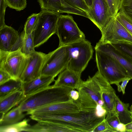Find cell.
<instances>
[{
	"instance_id": "4316f807",
	"label": "cell",
	"mask_w": 132,
	"mask_h": 132,
	"mask_svg": "<svg viewBox=\"0 0 132 132\" xmlns=\"http://www.w3.org/2000/svg\"><path fill=\"white\" fill-rule=\"evenodd\" d=\"M118 12L132 24V0H121Z\"/></svg>"
},
{
	"instance_id": "1f68e13d",
	"label": "cell",
	"mask_w": 132,
	"mask_h": 132,
	"mask_svg": "<svg viewBox=\"0 0 132 132\" xmlns=\"http://www.w3.org/2000/svg\"><path fill=\"white\" fill-rule=\"evenodd\" d=\"M105 119L114 132H117V127L120 122L117 113L116 112L106 113Z\"/></svg>"
},
{
	"instance_id": "9a60e30c",
	"label": "cell",
	"mask_w": 132,
	"mask_h": 132,
	"mask_svg": "<svg viewBox=\"0 0 132 132\" xmlns=\"http://www.w3.org/2000/svg\"><path fill=\"white\" fill-rule=\"evenodd\" d=\"M41 10L52 11L83 16L84 12L70 6L64 0H37Z\"/></svg>"
},
{
	"instance_id": "5bb4252c",
	"label": "cell",
	"mask_w": 132,
	"mask_h": 132,
	"mask_svg": "<svg viewBox=\"0 0 132 132\" xmlns=\"http://www.w3.org/2000/svg\"><path fill=\"white\" fill-rule=\"evenodd\" d=\"M82 109L76 101H68L55 103L47 105L31 110L27 114L34 115L49 113H61L77 112Z\"/></svg>"
},
{
	"instance_id": "2e32d148",
	"label": "cell",
	"mask_w": 132,
	"mask_h": 132,
	"mask_svg": "<svg viewBox=\"0 0 132 132\" xmlns=\"http://www.w3.org/2000/svg\"><path fill=\"white\" fill-rule=\"evenodd\" d=\"M81 75L66 68L59 75L53 85L54 86L69 87L77 90L80 86L82 80Z\"/></svg>"
},
{
	"instance_id": "74e56055",
	"label": "cell",
	"mask_w": 132,
	"mask_h": 132,
	"mask_svg": "<svg viewBox=\"0 0 132 132\" xmlns=\"http://www.w3.org/2000/svg\"><path fill=\"white\" fill-rule=\"evenodd\" d=\"M95 112L97 117L99 118L106 117V111L102 106L97 105L95 108Z\"/></svg>"
},
{
	"instance_id": "d4e9b609",
	"label": "cell",
	"mask_w": 132,
	"mask_h": 132,
	"mask_svg": "<svg viewBox=\"0 0 132 132\" xmlns=\"http://www.w3.org/2000/svg\"><path fill=\"white\" fill-rule=\"evenodd\" d=\"M22 83L20 80L11 79L0 85V97L16 91L21 90Z\"/></svg>"
},
{
	"instance_id": "9c48e42d",
	"label": "cell",
	"mask_w": 132,
	"mask_h": 132,
	"mask_svg": "<svg viewBox=\"0 0 132 132\" xmlns=\"http://www.w3.org/2000/svg\"><path fill=\"white\" fill-rule=\"evenodd\" d=\"M69 61L68 45L59 46L55 50L46 54L41 75L55 78L67 68Z\"/></svg>"
},
{
	"instance_id": "8fae6325",
	"label": "cell",
	"mask_w": 132,
	"mask_h": 132,
	"mask_svg": "<svg viewBox=\"0 0 132 132\" xmlns=\"http://www.w3.org/2000/svg\"><path fill=\"white\" fill-rule=\"evenodd\" d=\"M88 15L101 32L114 18L105 0H93Z\"/></svg>"
},
{
	"instance_id": "836d02e7",
	"label": "cell",
	"mask_w": 132,
	"mask_h": 132,
	"mask_svg": "<svg viewBox=\"0 0 132 132\" xmlns=\"http://www.w3.org/2000/svg\"><path fill=\"white\" fill-rule=\"evenodd\" d=\"M114 132L108 123L105 118L96 126L92 131V132Z\"/></svg>"
},
{
	"instance_id": "7a4b0ae2",
	"label": "cell",
	"mask_w": 132,
	"mask_h": 132,
	"mask_svg": "<svg viewBox=\"0 0 132 132\" xmlns=\"http://www.w3.org/2000/svg\"><path fill=\"white\" fill-rule=\"evenodd\" d=\"M72 89L68 87L50 85L26 97L18 105L22 112L27 113L48 104L73 100L69 96Z\"/></svg>"
},
{
	"instance_id": "e0dca14e",
	"label": "cell",
	"mask_w": 132,
	"mask_h": 132,
	"mask_svg": "<svg viewBox=\"0 0 132 132\" xmlns=\"http://www.w3.org/2000/svg\"><path fill=\"white\" fill-rule=\"evenodd\" d=\"M19 36L17 31L11 26L4 25L0 28V50L13 51Z\"/></svg>"
},
{
	"instance_id": "60d3db41",
	"label": "cell",
	"mask_w": 132,
	"mask_h": 132,
	"mask_svg": "<svg viewBox=\"0 0 132 132\" xmlns=\"http://www.w3.org/2000/svg\"><path fill=\"white\" fill-rule=\"evenodd\" d=\"M126 125L120 122L118 125L117 127V132H126Z\"/></svg>"
},
{
	"instance_id": "44dd1931",
	"label": "cell",
	"mask_w": 132,
	"mask_h": 132,
	"mask_svg": "<svg viewBox=\"0 0 132 132\" xmlns=\"http://www.w3.org/2000/svg\"><path fill=\"white\" fill-rule=\"evenodd\" d=\"M100 85L102 98L104 102L103 107L106 110V113L116 112L115 97L116 94L115 90L111 85Z\"/></svg>"
},
{
	"instance_id": "d6986e66",
	"label": "cell",
	"mask_w": 132,
	"mask_h": 132,
	"mask_svg": "<svg viewBox=\"0 0 132 132\" xmlns=\"http://www.w3.org/2000/svg\"><path fill=\"white\" fill-rule=\"evenodd\" d=\"M25 97L20 90L0 97V119L12 108L18 105Z\"/></svg>"
},
{
	"instance_id": "5b68a950",
	"label": "cell",
	"mask_w": 132,
	"mask_h": 132,
	"mask_svg": "<svg viewBox=\"0 0 132 132\" xmlns=\"http://www.w3.org/2000/svg\"><path fill=\"white\" fill-rule=\"evenodd\" d=\"M59 13L43 10L39 13L37 24L33 32L35 47L46 42L56 34Z\"/></svg>"
},
{
	"instance_id": "ffe728a7",
	"label": "cell",
	"mask_w": 132,
	"mask_h": 132,
	"mask_svg": "<svg viewBox=\"0 0 132 132\" xmlns=\"http://www.w3.org/2000/svg\"><path fill=\"white\" fill-rule=\"evenodd\" d=\"M25 131L31 132H75L72 128L59 123L45 121H37V123L30 126Z\"/></svg>"
},
{
	"instance_id": "83f0119b",
	"label": "cell",
	"mask_w": 132,
	"mask_h": 132,
	"mask_svg": "<svg viewBox=\"0 0 132 132\" xmlns=\"http://www.w3.org/2000/svg\"><path fill=\"white\" fill-rule=\"evenodd\" d=\"M39 15V13L32 14L27 19L22 32L25 34L33 33L36 26Z\"/></svg>"
},
{
	"instance_id": "4fadbf2b",
	"label": "cell",
	"mask_w": 132,
	"mask_h": 132,
	"mask_svg": "<svg viewBox=\"0 0 132 132\" xmlns=\"http://www.w3.org/2000/svg\"><path fill=\"white\" fill-rule=\"evenodd\" d=\"M95 50L100 51L112 57L125 71L128 78L132 79V58L119 50L110 44L98 42Z\"/></svg>"
},
{
	"instance_id": "b9f144b4",
	"label": "cell",
	"mask_w": 132,
	"mask_h": 132,
	"mask_svg": "<svg viewBox=\"0 0 132 132\" xmlns=\"http://www.w3.org/2000/svg\"><path fill=\"white\" fill-rule=\"evenodd\" d=\"M126 132H132V121L126 125Z\"/></svg>"
},
{
	"instance_id": "ee69618b",
	"label": "cell",
	"mask_w": 132,
	"mask_h": 132,
	"mask_svg": "<svg viewBox=\"0 0 132 132\" xmlns=\"http://www.w3.org/2000/svg\"><path fill=\"white\" fill-rule=\"evenodd\" d=\"M130 111H132V104L130 107Z\"/></svg>"
},
{
	"instance_id": "ba28073f",
	"label": "cell",
	"mask_w": 132,
	"mask_h": 132,
	"mask_svg": "<svg viewBox=\"0 0 132 132\" xmlns=\"http://www.w3.org/2000/svg\"><path fill=\"white\" fill-rule=\"evenodd\" d=\"M28 57L20 48L9 51L0 50V69L7 72L12 79L20 80Z\"/></svg>"
},
{
	"instance_id": "484cf974",
	"label": "cell",
	"mask_w": 132,
	"mask_h": 132,
	"mask_svg": "<svg viewBox=\"0 0 132 132\" xmlns=\"http://www.w3.org/2000/svg\"><path fill=\"white\" fill-rule=\"evenodd\" d=\"M29 120L25 119L15 124L3 126H0L1 132H20L25 131L26 129L30 126Z\"/></svg>"
},
{
	"instance_id": "cb8c5ba5",
	"label": "cell",
	"mask_w": 132,
	"mask_h": 132,
	"mask_svg": "<svg viewBox=\"0 0 132 132\" xmlns=\"http://www.w3.org/2000/svg\"><path fill=\"white\" fill-rule=\"evenodd\" d=\"M115 100V111L120 122L126 125L132 121V117L128 109L129 104L122 102L116 95Z\"/></svg>"
},
{
	"instance_id": "d590c367",
	"label": "cell",
	"mask_w": 132,
	"mask_h": 132,
	"mask_svg": "<svg viewBox=\"0 0 132 132\" xmlns=\"http://www.w3.org/2000/svg\"><path fill=\"white\" fill-rule=\"evenodd\" d=\"M0 28L6 24L5 23V11L7 6L5 0H0Z\"/></svg>"
},
{
	"instance_id": "ac0fdd59",
	"label": "cell",
	"mask_w": 132,
	"mask_h": 132,
	"mask_svg": "<svg viewBox=\"0 0 132 132\" xmlns=\"http://www.w3.org/2000/svg\"><path fill=\"white\" fill-rule=\"evenodd\" d=\"M54 78L51 76L41 75L31 81L22 83L21 90L26 97L29 96L48 87L55 80Z\"/></svg>"
},
{
	"instance_id": "d6a6232c",
	"label": "cell",
	"mask_w": 132,
	"mask_h": 132,
	"mask_svg": "<svg viewBox=\"0 0 132 132\" xmlns=\"http://www.w3.org/2000/svg\"><path fill=\"white\" fill-rule=\"evenodd\" d=\"M112 16L115 17L119 12L121 0H105Z\"/></svg>"
},
{
	"instance_id": "603a6c76",
	"label": "cell",
	"mask_w": 132,
	"mask_h": 132,
	"mask_svg": "<svg viewBox=\"0 0 132 132\" xmlns=\"http://www.w3.org/2000/svg\"><path fill=\"white\" fill-rule=\"evenodd\" d=\"M18 105L10 110L0 119V126H3L15 124L22 120L26 114L23 113Z\"/></svg>"
},
{
	"instance_id": "8992f818",
	"label": "cell",
	"mask_w": 132,
	"mask_h": 132,
	"mask_svg": "<svg viewBox=\"0 0 132 132\" xmlns=\"http://www.w3.org/2000/svg\"><path fill=\"white\" fill-rule=\"evenodd\" d=\"M79 96L76 101L82 109H95L97 105L104 106L101 85L95 74L82 81L77 89Z\"/></svg>"
},
{
	"instance_id": "ab89813d",
	"label": "cell",
	"mask_w": 132,
	"mask_h": 132,
	"mask_svg": "<svg viewBox=\"0 0 132 132\" xmlns=\"http://www.w3.org/2000/svg\"><path fill=\"white\" fill-rule=\"evenodd\" d=\"M69 96L72 100L75 101H77L79 97V93L78 91L72 89L70 92Z\"/></svg>"
},
{
	"instance_id": "e575fe53",
	"label": "cell",
	"mask_w": 132,
	"mask_h": 132,
	"mask_svg": "<svg viewBox=\"0 0 132 132\" xmlns=\"http://www.w3.org/2000/svg\"><path fill=\"white\" fill-rule=\"evenodd\" d=\"M132 35V24L128 21L121 14L118 12L115 17Z\"/></svg>"
},
{
	"instance_id": "f35d334b",
	"label": "cell",
	"mask_w": 132,
	"mask_h": 132,
	"mask_svg": "<svg viewBox=\"0 0 132 132\" xmlns=\"http://www.w3.org/2000/svg\"><path fill=\"white\" fill-rule=\"evenodd\" d=\"M131 79L128 78H126L124 79L122 81L121 85L118 87V90L119 92H122L123 94L125 93V89L126 85Z\"/></svg>"
},
{
	"instance_id": "7c38bea8",
	"label": "cell",
	"mask_w": 132,
	"mask_h": 132,
	"mask_svg": "<svg viewBox=\"0 0 132 132\" xmlns=\"http://www.w3.org/2000/svg\"><path fill=\"white\" fill-rule=\"evenodd\" d=\"M46 54L36 51L29 55L20 77L22 83L31 81L41 75V71Z\"/></svg>"
},
{
	"instance_id": "7bdbcfd3",
	"label": "cell",
	"mask_w": 132,
	"mask_h": 132,
	"mask_svg": "<svg viewBox=\"0 0 132 132\" xmlns=\"http://www.w3.org/2000/svg\"><path fill=\"white\" fill-rule=\"evenodd\" d=\"M86 4L89 8L91 7L93 0H84Z\"/></svg>"
},
{
	"instance_id": "277c9868",
	"label": "cell",
	"mask_w": 132,
	"mask_h": 132,
	"mask_svg": "<svg viewBox=\"0 0 132 132\" xmlns=\"http://www.w3.org/2000/svg\"><path fill=\"white\" fill-rule=\"evenodd\" d=\"M95 50L97 71L110 84H115L119 86V83L127 77L125 71L112 57Z\"/></svg>"
},
{
	"instance_id": "52a82bcc",
	"label": "cell",
	"mask_w": 132,
	"mask_h": 132,
	"mask_svg": "<svg viewBox=\"0 0 132 132\" xmlns=\"http://www.w3.org/2000/svg\"><path fill=\"white\" fill-rule=\"evenodd\" d=\"M56 34L59 39V46L67 45L86 39L84 33L78 27L72 16L60 15Z\"/></svg>"
},
{
	"instance_id": "f1b7e54d",
	"label": "cell",
	"mask_w": 132,
	"mask_h": 132,
	"mask_svg": "<svg viewBox=\"0 0 132 132\" xmlns=\"http://www.w3.org/2000/svg\"><path fill=\"white\" fill-rule=\"evenodd\" d=\"M111 44L119 50L132 58V43L121 41Z\"/></svg>"
},
{
	"instance_id": "6da1fadb",
	"label": "cell",
	"mask_w": 132,
	"mask_h": 132,
	"mask_svg": "<svg viewBox=\"0 0 132 132\" xmlns=\"http://www.w3.org/2000/svg\"><path fill=\"white\" fill-rule=\"evenodd\" d=\"M29 117L37 122L45 121L62 124L77 132H92L95 128L106 117H97L95 108L82 109L74 112L41 114L31 115Z\"/></svg>"
},
{
	"instance_id": "3957f363",
	"label": "cell",
	"mask_w": 132,
	"mask_h": 132,
	"mask_svg": "<svg viewBox=\"0 0 132 132\" xmlns=\"http://www.w3.org/2000/svg\"><path fill=\"white\" fill-rule=\"evenodd\" d=\"M67 45L69 61L67 68L81 75L93 56L91 43L86 39Z\"/></svg>"
},
{
	"instance_id": "f546056e",
	"label": "cell",
	"mask_w": 132,
	"mask_h": 132,
	"mask_svg": "<svg viewBox=\"0 0 132 132\" xmlns=\"http://www.w3.org/2000/svg\"><path fill=\"white\" fill-rule=\"evenodd\" d=\"M71 6L81 10L88 14L90 9L84 0H64Z\"/></svg>"
},
{
	"instance_id": "4dcf8cb0",
	"label": "cell",
	"mask_w": 132,
	"mask_h": 132,
	"mask_svg": "<svg viewBox=\"0 0 132 132\" xmlns=\"http://www.w3.org/2000/svg\"><path fill=\"white\" fill-rule=\"evenodd\" d=\"M5 1L7 6L17 11L23 10L27 6V0H5Z\"/></svg>"
},
{
	"instance_id": "f6af8a7d",
	"label": "cell",
	"mask_w": 132,
	"mask_h": 132,
	"mask_svg": "<svg viewBox=\"0 0 132 132\" xmlns=\"http://www.w3.org/2000/svg\"><path fill=\"white\" fill-rule=\"evenodd\" d=\"M130 112L131 115V117H132V111H130Z\"/></svg>"
},
{
	"instance_id": "30bf717a",
	"label": "cell",
	"mask_w": 132,
	"mask_h": 132,
	"mask_svg": "<svg viewBox=\"0 0 132 132\" xmlns=\"http://www.w3.org/2000/svg\"><path fill=\"white\" fill-rule=\"evenodd\" d=\"M101 37L98 42L103 44H113L119 41L132 43V35L115 17L101 32Z\"/></svg>"
},
{
	"instance_id": "8d00e7d4",
	"label": "cell",
	"mask_w": 132,
	"mask_h": 132,
	"mask_svg": "<svg viewBox=\"0 0 132 132\" xmlns=\"http://www.w3.org/2000/svg\"><path fill=\"white\" fill-rule=\"evenodd\" d=\"M12 79L10 75L6 72L0 69V85Z\"/></svg>"
},
{
	"instance_id": "7402d4cb",
	"label": "cell",
	"mask_w": 132,
	"mask_h": 132,
	"mask_svg": "<svg viewBox=\"0 0 132 132\" xmlns=\"http://www.w3.org/2000/svg\"><path fill=\"white\" fill-rule=\"evenodd\" d=\"M19 48L23 53L26 55H28L35 51L33 33L25 34L22 32H21L14 50H16Z\"/></svg>"
}]
</instances>
